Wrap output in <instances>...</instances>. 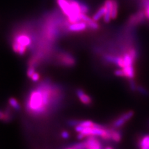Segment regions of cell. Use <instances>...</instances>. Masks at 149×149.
<instances>
[{
    "label": "cell",
    "mask_w": 149,
    "mask_h": 149,
    "mask_svg": "<svg viewBox=\"0 0 149 149\" xmlns=\"http://www.w3.org/2000/svg\"><path fill=\"white\" fill-rule=\"evenodd\" d=\"M79 123H80V120H70L68 122V124L72 127L77 126V125H79Z\"/></svg>",
    "instance_id": "obj_27"
},
{
    "label": "cell",
    "mask_w": 149,
    "mask_h": 149,
    "mask_svg": "<svg viewBox=\"0 0 149 149\" xmlns=\"http://www.w3.org/2000/svg\"><path fill=\"white\" fill-rule=\"evenodd\" d=\"M114 74L116 76L120 77H125V74L123 69L117 70L114 72Z\"/></svg>",
    "instance_id": "obj_26"
},
{
    "label": "cell",
    "mask_w": 149,
    "mask_h": 149,
    "mask_svg": "<svg viewBox=\"0 0 149 149\" xmlns=\"http://www.w3.org/2000/svg\"><path fill=\"white\" fill-rule=\"evenodd\" d=\"M142 149H149V146H147V147H145V148H142Z\"/></svg>",
    "instance_id": "obj_32"
},
{
    "label": "cell",
    "mask_w": 149,
    "mask_h": 149,
    "mask_svg": "<svg viewBox=\"0 0 149 149\" xmlns=\"http://www.w3.org/2000/svg\"><path fill=\"white\" fill-rule=\"evenodd\" d=\"M74 149H86V145L85 142L74 144L72 146Z\"/></svg>",
    "instance_id": "obj_22"
},
{
    "label": "cell",
    "mask_w": 149,
    "mask_h": 149,
    "mask_svg": "<svg viewBox=\"0 0 149 149\" xmlns=\"http://www.w3.org/2000/svg\"><path fill=\"white\" fill-rule=\"evenodd\" d=\"M124 70L125 77H127L129 79H133L135 77V70L133 65L132 66H127V67H124L123 68Z\"/></svg>",
    "instance_id": "obj_12"
},
{
    "label": "cell",
    "mask_w": 149,
    "mask_h": 149,
    "mask_svg": "<svg viewBox=\"0 0 149 149\" xmlns=\"http://www.w3.org/2000/svg\"><path fill=\"white\" fill-rule=\"evenodd\" d=\"M12 47H13V50L15 51L16 53L20 55H24L26 53V50H27V47H24L23 45H21L19 44H18L15 41L13 42Z\"/></svg>",
    "instance_id": "obj_11"
},
{
    "label": "cell",
    "mask_w": 149,
    "mask_h": 149,
    "mask_svg": "<svg viewBox=\"0 0 149 149\" xmlns=\"http://www.w3.org/2000/svg\"><path fill=\"white\" fill-rule=\"evenodd\" d=\"M55 90V87L44 82L31 90L26 101L28 113L36 116L45 114L50 107L55 104V95L57 94Z\"/></svg>",
    "instance_id": "obj_1"
},
{
    "label": "cell",
    "mask_w": 149,
    "mask_h": 149,
    "mask_svg": "<svg viewBox=\"0 0 149 149\" xmlns=\"http://www.w3.org/2000/svg\"><path fill=\"white\" fill-rule=\"evenodd\" d=\"M129 86H130V88L131 89V90H132L133 91H137V85L135 81L133 80V79H130L129 81Z\"/></svg>",
    "instance_id": "obj_25"
},
{
    "label": "cell",
    "mask_w": 149,
    "mask_h": 149,
    "mask_svg": "<svg viewBox=\"0 0 149 149\" xmlns=\"http://www.w3.org/2000/svg\"><path fill=\"white\" fill-rule=\"evenodd\" d=\"M8 102H9V104L14 109L17 111H20L21 106L19 103L18 102V101H17V100L15 98V97H10L8 100Z\"/></svg>",
    "instance_id": "obj_17"
},
{
    "label": "cell",
    "mask_w": 149,
    "mask_h": 149,
    "mask_svg": "<svg viewBox=\"0 0 149 149\" xmlns=\"http://www.w3.org/2000/svg\"><path fill=\"white\" fill-rule=\"evenodd\" d=\"M9 112H6V113H3V112L0 111V120H3L4 121H8L10 119V116H9Z\"/></svg>",
    "instance_id": "obj_19"
},
{
    "label": "cell",
    "mask_w": 149,
    "mask_h": 149,
    "mask_svg": "<svg viewBox=\"0 0 149 149\" xmlns=\"http://www.w3.org/2000/svg\"><path fill=\"white\" fill-rule=\"evenodd\" d=\"M137 91L143 95L148 96L149 95V92L148 91V90H146L145 88H143L142 86H137Z\"/></svg>",
    "instance_id": "obj_20"
},
{
    "label": "cell",
    "mask_w": 149,
    "mask_h": 149,
    "mask_svg": "<svg viewBox=\"0 0 149 149\" xmlns=\"http://www.w3.org/2000/svg\"><path fill=\"white\" fill-rule=\"evenodd\" d=\"M86 137H85V135H84L83 134H82V133H81V132H78V134L77 135V138H78V139H79V140H82V139H85Z\"/></svg>",
    "instance_id": "obj_29"
},
{
    "label": "cell",
    "mask_w": 149,
    "mask_h": 149,
    "mask_svg": "<svg viewBox=\"0 0 149 149\" xmlns=\"http://www.w3.org/2000/svg\"><path fill=\"white\" fill-rule=\"evenodd\" d=\"M139 146L140 148L142 149L145 148L149 146V134L145 135V136H143L141 139L139 140L138 142Z\"/></svg>",
    "instance_id": "obj_14"
},
{
    "label": "cell",
    "mask_w": 149,
    "mask_h": 149,
    "mask_svg": "<svg viewBox=\"0 0 149 149\" xmlns=\"http://www.w3.org/2000/svg\"><path fill=\"white\" fill-rule=\"evenodd\" d=\"M118 3L116 0H112V9H111V18L114 19L116 18L118 16Z\"/></svg>",
    "instance_id": "obj_16"
},
{
    "label": "cell",
    "mask_w": 149,
    "mask_h": 149,
    "mask_svg": "<svg viewBox=\"0 0 149 149\" xmlns=\"http://www.w3.org/2000/svg\"><path fill=\"white\" fill-rule=\"evenodd\" d=\"M40 74L39 73H37V72H35L33 74H32V77L30 78L31 79L32 81L37 82L40 80Z\"/></svg>",
    "instance_id": "obj_24"
},
{
    "label": "cell",
    "mask_w": 149,
    "mask_h": 149,
    "mask_svg": "<svg viewBox=\"0 0 149 149\" xmlns=\"http://www.w3.org/2000/svg\"><path fill=\"white\" fill-rule=\"evenodd\" d=\"M14 41L16 42L21 44V45L26 47H29L32 42L30 37L25 34H20L17 36Z\"/></svg>",
    "instance_id": "obj_8"
},
{
    "label": "cell",
    "mask_w": 149,
    "mask_h": 149,
    "mask_svg": "<svg viewBox=\"0 0 149 149\" xmlns=\"http://www.w3.org/2000/svg\"><path fill=\"white\" fill-rule=\"evenodd\" d=\"M95 123H93L91 120H81L80 121L79 125H81L83 127H93L94 126Z\"/></svg>",
    "instance_id": "obj_18"
},
{
    "label": "cell",
    "mask_w": 149,
    "mask_h": 149,
    "mask_svg": "<svg viewBox=\"0 0 149 149\" xmlns=\"http://www.w3.org/2000/svg\"><path fill=\"white\" fill-rule=\"evenodd\" d=\"M66 149H74V148H73V147H68V148H67Z\"/></svg>",
    "instance_id": "obj_33"
},
{
    "label": "cell",
    "mask_w": 149,
    "mask_h": 149,
    "mask_svg": "<svg viewBox=\"0 0 149 149\" xmlns=\"http://www.w3.org/2000/svg\"><path fill=\"white\" fill-rule=\"evenodd\" d=\"M85 143L86 149H102L101 143L96 136H88Z\"/></svg>",
    "instance_id": "obj_3"
},
{
    "label": "cell",
    "mask_w": 149,
    "mask_h": 149,
    "mask_svg": "<svg viewBox=\"0 0 149 149\" xmlns=\"http://www.w3.org/2000/svg\"><path fill=\"white\" fill-rule=\"evenodd\" d=\"M61 136L65 139H68L70 137V134L67 131H63L61 133Z\"/></svg>",
    "instance_id": "obj_28"
},
{
    "label": "cell",
    "mask_w": 149,
    "mask_h": 149,
    "mask_svg": "<svg viewBox=\"0 0 149 149\" xmlns=\"http://www.w3.org/2000/svg\"><path fill=\"white\" fill-rule=\"evenodd\" d=\"M88 27L87 23L84 21H80L75 23H72L68 27V30L71 32H81L86 30Z\"/></svg>",
    "instance_id": "obj_6"
},
{
    "label": "cell",
    "mask_w": 149,
    "mask_h": 149,
    "mask_svg": "<svg viewBox=\"0 0 149 149\" xmlns=\"http://www.w3.org/2000/svg\"><path fill=\"white\" fill-rule=\"evenodd\" d=\"M59 60L61 63L65 67H70L73 66L75 63V60L73 56L67 53H63L60 55Z\"/></svg>",
    "instance_id": "obj_4"
},
{
    "label": "cell",
    "mask_w": 149,
    "mask_h": 149,
    "mask_svg": "<svg viewBox=\"0 0 149 149\" xmlns=\"http://www.w3.org/2000/svg\"><path fill=\"white\" fill-rule=\"evenodd\" d=\"M146 16H147V17L149 19V6L148 8H146Z\"/></svg>",
    "instance_id": "obj_30"
},
{
    "label": "cell",
    "mask_w": 149,
    "mask_h": 149,
    "mask_svg": "<svg viewBox=\"0 0 149 149\" xmlns=\"http://www.w3.org/2000/svg\"><path fill=\"white\" fill-rule=\"evenodd\" d=\"M77 95L80 101L85 105H90L92 102L91 97L88 96L85 92L81 89H78L76 91Z\"/></svg>",
    "instance_id": "obj_7"
},
{
    "label": "cell",
    "mask_w": 149,
    "mask_h": 149,
    "mask_svg": "<svg viewBox=\"0 0 149 149\" xmlns=\"http://www.w3.org/2000/svg\"><path fill=\"white\" fill-rule=\"evenodd\" d=\"M59 7L62 9L63 13L67 17L72 15V9L70 1L68 0H57Z\"/></svg>",
    "instance_id": "obj_5"
},
{
    "label": "cell",
    "mask_w": 149,
    "mask_h": 149,
    "mask_svg": "<svg viewBox=\"0 0 149 149\" xmlns=\"http://www.w3.org/2000/svg\"><path fill=\"white\" fill-rule=\"evenodd\" d=\"M105 149H113V148L111 147H106Z\"/></svg>",
    "instance_id": "obj_31"
},
{
    "label": "cell",
    "mask_w": 149,
    "mask_h": 149,
    "mask_svg": "<svg viewBox=\"0 0 149 149\" xmlns=\"http://www.w3.org/2000/svg\"><path fill=\"white\" fill-rule=\"evenodd\" d=\"M81 21H84L87 23L88 26L90 27L91 29L93 30H96L98 29L99 28V25L96 21H94L93 19L90 18L89 16H88L86 15V14H81Z\"/></svg>",
    "instance_id": "obj_9"
},
{
    "label": "cell",
    "mask_w": 149,
    "mask_h": 149,
    "mask_svg": "<svg viewBox=\"0 0 149 149\" xmlns=\"http://www.w3.org/2000/svg\"><path fill=\"white\" fill-rule=\"evenodd\" d=\"M80 5L81 13L87 14L88 12H89V7H88L86 4L80 3Z\"/></svg>",
    "instance_id": "obj_21"
},
{
    "label": "cell",
    "mask_w": 149,
    "mask_h": 149,
    "mask_svg": "<svg viewBox=\"0 0 149 149\" xmlns=\"http://www.w3.org/2000/svg\"><path fill=\"white\" fill-rule=\"evenodd\" d=\"M35 67L34 66H29V67L28 68L27 71V77L29 78L32 77V74H33L35 73Z\"/></svg>",
    "instance_id": "obj_23"
},
{
    "label": "cell",
    "mask_w": 149,
    "mask_h": 149,
    "mask_svg": "<svg viewBox=\"0 0 149 149\" xmlns=\"http://www.w3.org/2000/svg\"><path fill=\"white\" fill-rule=\"evenodd\" d=\"M134 115V111H129L126 112V113L120 116L119 118H118L116 119L114 123H113V127L114 128H119L122 127L127 121H129L130 119H131Z\"/></svg>",
    "instance_id": "obj_2"
},
{
    "label": "cell",
    "mask_w": 149,
    "mask_h": 149,
    "mask_svg": "<svg viewBox=\"0 0 149 149\" xmlns=\"http://www.w3.org/2000/svg\"><path fill=\"white\" fill-rule=\"evenodd\" d=\"M122 139V134L119 130L111 129V139L115 142H119Z\"/></svg>",
    "instance_id": "obj_15"
},
{
    "label": "cell",
    "mask_w": 149,
    "mask_h": 149,
    "mask_svg": "<svg viewBox=\"0 0 149 149\" xmlns=\"http://www.w3.org/2000/svg\"><path fill=\"white\" fill-rule=\"evenodd\" d=\"M105 13H106V8L104 5V6H101L99 9V10L97 11L94 15H93L92 19L95 21H97L98 20H100L102 16L104 17V16L105 15Z\"/></svg>",
    "instance_id": "obj_13"
},
{
    "label": "cell",
    "mask_w": 149,
    "mask_h": 149,
    "mask_svg": "<svg viewBox=\"0 0 149 149\" xmlns=\"http://www.w3.org/2000/svg\"><path fill=\"white\" fill-rule=\"evenodd\" d=\"M104 6L106 8V13L104 16V21L106 23L110 22L111 18V9H112V0H106L104 2Z\"/></svg>",
    "instance_id": "obj_10"
}]
</instances>
